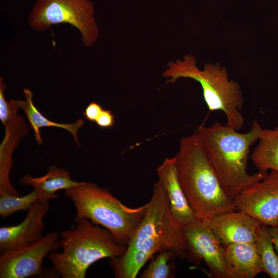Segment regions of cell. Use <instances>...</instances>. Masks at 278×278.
I'll return each mask as SVG.
<instances>
[{"label": "cell", "mask_w": 278, "mask_h": 278, "mask_svg": "<svg viewBox=\"0 0 278 278\" xmlns=\"http://www.w3.org/2000/svg\"><path fill=\"white\" fill-rule=\"evenodd\" d=\"M146 213L132 233L120 257L110 258L117 278H135L146 263L155 254L173 252L180 258L194 255L183 230L174 219L165 189L161 181L154 183Z\"/></svg>", "instance_id": "1"}, {"label": "cell", "mask_w": 278, "mask_h": 278, "mask_svg": "<svg viewBox=\"0 0 278 278\" xmlns=\"http://www.w3.org/2000/svg\"><path fill=\"white\" fill-rule=\"evenodd\" d=\"M263 129L255 120L250 130L239 133L217 121L201 126L196 133L228 195L233 200L245 189L264 179L268 172L250 175L247 165L250 148L259 140Z\"/></svg>", "instance_id": "2"}, {"label": "cell", "mask_w": 278, "mask_h": 278, "mask_svg": "<svg viewBox=\"0 0 278 278\" xmlns=\"http://www.w3.org/2000/svg\"><path fill=\"white\" fill-rule=\"evenodd\" d=\"M173 157L178 178L188 201L200 220L213 217L237 207L224 190L197 134L183 137Z\"/></svg>", "instance_id": "3"}, {"label": "cell", "mask_w": 278, "mask_h": 278, "mask_svg": "<svg viewBox=\"0 0 278 278\" xmlns=\"http://www.w3.org/2000/svg\"><path fill=\"white\" fill-rule=\"evenodd\" d=\"M72 229L62 232L59 240L62 252H51L47 258L57 276L85 278L88 268L104 258L121 256L126 246L118 243L106 229L83 218Z\"/></svg>", "instance_id": "4"}, {"label": "cell", "mask_w": 278, "mask_h": 278, "mask_svg": "<svg viewBox=\"0 0 278 278\" xmlns=\"http://www.w3.org/2000/svg\"><path fill=\"white\" fill-rule=\"evenodd\" d=\"M64 195L76 208L75 222L88 219L108 230L118 243L125 246L148 206L147 203L134 208L127 206L107 189L90 182L64 190Z\"/></svg>", "instance_id": "5"}, {"label": "cell", "mask_w": 278, "mask_h": 278, "mask_svg": "<svg viewBox=\"0 0 278 278\" xmlns=\"http://www.w3.org/2000/svg\"><path fill=\"white\" fill-rule=\"evenodd\" d=\"M167 66L163 74L164 77L169 78L167 82H175L180 78H190L198 82L208 109L223 111L228 126L238 131L242 128L244 124L241 112L242 93L237 82L229 80L224 68L218 64H205L203 70H200L195 57L191 55L186 56L183 60L170 62Z\"/></svg>", "instance_id": "6"}, {"label": "cell", "mask_w": 278, "mask_h": 278, "mask_svg": "<svg viewBox=\"0 0 278 278\" xmlns=\"http://www.w3.org/2000/svg\"><path fill=\"white\" fill-rule=\"evenodd\" d=\"M29 23L38 31L54 25L68 24L79 30L87 46L92 45L98 36L94 6L90 0H37Z\"/></svg>", "instance_id": "7"}, {"label": "cell", "mask_w": 278, "mask_h": 278, "mask_svg": "<svg viewBox=\"0 0 278 278\" xmlns=\"http://www.w3.org/2000/svg\"><path fill=\"white\" fill-rule=\"evenodd\" d=\"M60 234L51 232L36 242L1 254V278H26L33 276L55 277L53 269L42 267L45 257L60 248Z\"/></svg>", "instance_id": "8"}, {"label": "cell", "mask_w": 278, "mask_h": 278, "mask_svg": "<svg viewBox=\"0 0 278 278\" xmlns=\"http://www.w3.org/2000/svg\"><path fill=\"white\" fill-rule=\"evenodd\" d=\"M237 209L268 227L278 226V172L270 170L266 177L249 186L234 199Z\"/></svg>", "instance_id": "9"}, {"label": "cell", "mask_w": 278, "mask_h": 278, "mask_svg": "<svg viewBox=\"0 0 278 278\" xmlns=\"http://www.w3.org/2000/svg\"><path fill=\"white\" fill-rule=\"evenodd\" d=\"M183 230L191 252L205 262L211 276L228 278L224 247L207 221L200 219Z\"/></svg>", "instance_id": "10"}, {"label": "cell", "mask_w": 278, "mask_h": 278, "mask_svg": "<svg viewBox=\"0 0 278 278\" xmlns=\"http://www.w3.org/2000/svg\"><path fill=\"white\" fill-rule=\"evenodd\" d=\"M49 208V200L39 199L19 224L1 227V254L31 245L41 238L44 227L43 218Z\"/></svg>", "instance_id": "11"}, {"label": "cell", "mask_w": 278, "mask_h": 278, "mask_svg": "<svg viewBox=\"0 0 278 278\" xmlns=\"http://www.w3.org/2000/svg\"><path fill=\"white\" fill-rule=\"evenodd\" d=\"M206 221L224 246L234 243L255 242L264 225L240 210L224 213Z\"/></svg>", "instance_id": "12"}, {"label": "cell", "mask_w": 278, "mask_h": 278, "mask_svg": "<svg viewBox=\"0 0 278 278\" xmlns=\"http://www.w3.org/2000/svg\"><path fill=\"white\" fill-rule=\"evenodd\" d=\"M171 214L182 229L200 220L190 207L179 182L174 157L165 159L157 168Z\"/></svg>", "instance_id": "13"}, {"label": "cell", "mask_w": 278, "mask_h": 278, "mask_svg": "<svg viewBox=\"0 0 278 278\" xmlns=\"http://www.w3.org/2000/svg\"><path fill=\"white\" fill-rule=\"evenodd\" d=\"M228 278H253L262 272L254 243H234L224 247Z\"/></svg>", "instance_id": "14"}, {"label": "cell", "mask_w": 278, "mask_h": 278, "mask_svg": "<svg viewBox=\"0 0 278 278\" xmlns=\"http://www.w3.org/2000/svg\"><path fill=\"white\" fill-rule=\"evenodd\" d=\"M20 182L32 186L38 193L40 199L49 200L58 197L56 194L57 191L80 185L84 182L74 181L68 171L51 166L45 176L35 178L26 175L21 178Z\"/></svg>", "instance_id": "15"}, {"label": "cell", "mask_w": 278, "mask_h": 278, "mask_svg": "<svg viewBox=\"0 0 278 278\" xmlns=\"http://www.w3.org/2000/svg\"><path fill=\"white\" fill-rule=\"evenodd\" d=\"M23 92L25 95L24 101L16 100L19 109L23 110L25 113L30 127L34 132V137L39 145L42 143L40 129L42 127H55L66 130L73 136L76 143L79 145L78 131L84 124L82 119H78L73 124L58 123L49 120L45 117L34 105L32 101V93L28 89H24Z\"/></svg>", "instance_id": "16"}, {"label": "cell", "mask_w": 278, "mask_h": 278, "mask_svg": "<svg viewBox=\"0 0 278 278\" xmlns=\"http://www.w3.org/2000/svg\"><path fill=\"white\" fill-rule=\"evenodd\" d=\"M258 140L251 156L253 164L259 172H278V126L263 129Z\"/></svg>", "instance_id": "17"}, {"label": "cell", "mask_w": 278, "mask_h": 278, "mask_svg": "<svg viewBox=\"0 0 278 278\" xmlns=\"http://www.w3.org/2000/svg\"><path fill=\"white\" fill-rule=\"evenodd\" d=\"M255 244L261 264L262 272L265 273L271 278H278V255L267 226H263Z\"/></svg>", "instance_id": "18"}, {"label": "cell", "mask_w": 278, "mask_h": 278, "mask_svg": "<svg viewBox=\"0 0 278 278\" xmlns=\"http://www.w3.org/2000/svg\"><path fill=\"white\" fill-rule=\"evenodd\" d=\"M39 199V194L35 189L22 197L0 194V215L3 218H6L18 211L27 212Z\"/></svg>", "instance_id": "19"}, {"label": "cell", "mask_w": 278, "mask_h": 278, "mask_svg": "<svg viewBox=\"0 0 278 278\" xmlns=\"http://www.w3.org/2000/svg\"><path fill=\"white\" fill-rule=\"evenodd\" d=\"M176 257V255L173 252L169 251L159 252L141 274V277H173L175 268L172 265V260Z\"/></svg>", "instance_id": "20"}, {"label": "cell", "mask_w": 278, "mask_h": 278, "mask_svg": "<svg viewBox=\"0 0 278 278\" xmlns=\"http://www.w3.org/2000/svg\"><path fill=\"white\" fill-rule=\"evenodd\" d=\"M6 85L3 83V78L0 80V119L6 127L10 124L17 116L19 109L16 100L7 101L4 96Z\"/></svg>", "instance_id": "21"}, {"label": "cell", "mask_w": 278, "mask_h": 278, "mask_svg": "<svg viewBox=\"0 0 278 278\" xmlns=\"http://www.w3.org/2000/svg\"><path fill=\"white\" fill-rule=\"evenodd\" d=\"M101 128H108L114 125V115L109 110L103 109L95 121Z\"/></svg>", "instance_id": "22"}, {"label": "cell", "mask_w": 278, "mask_h": 278, "mask_svg": "<svg viewBox=\"0 0 278 278\" xmlns=\"http://www.w3.org/2000/svg\"><path fill=\"white\" fill-rule=\"evenodd\" d=\"M102 110V107L99 104L91 102L83 112L82 114L86 119L95 122Z\"/></svg>", "instance_id": "23"}, {"label": "cell", "mask_w": 278, "mask_h": 278, "mask_svg": "<svg viewBox=\"0 0 278 278\" xmlns=\"http://www.w3.org/2000/svg\"><path fill=\"white\" fill-rule=\"evenodd\" d=\"M267 230L271 236L274 248L278 254V226H267Z\"/></svg>", "instance_id": "24"}]
</instances>
